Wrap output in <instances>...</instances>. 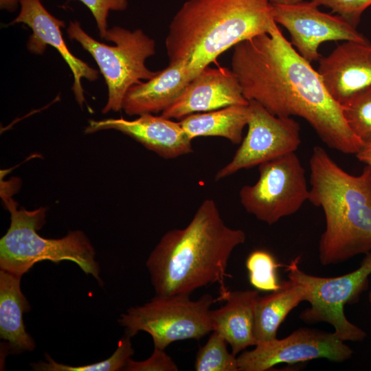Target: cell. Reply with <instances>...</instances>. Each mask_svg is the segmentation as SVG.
Instances as JSON below:
<instances>
[{"instance_id": "6da1fadb", "label": "cell", "mask_w": 371, "mask_h": 371, "mask_svg": "<svg viewBox=\"0 0 371 371\" xmlns=\"http://www.w3.org/2000/svg\"><path fill=\"white\" fill-rule=\"evenodd\" d=\"M232 71L244 97L281 117L304 119L329 148L357 154L364 144L352 133L311 63L275 23L270 31L233 47Z\"/></svg>"}, {"instance_id": "7a4b0ae2", "label": "cell", "mask_w": 371, "mask_h": 371, "mask_svg": "<svg viewBox=\"0 0 371 371\" xmlns=\"http://www.w3.org/2000/svg\"><path fill=\"white\" fill-rule=\"evenodd\" d=\"M246 240L245 232L228 227L215 201L204 200L190 223L166 232L146 261L158 295H190L218 282L222 300L229 291L226 269L234 249Z\"/></svg>"}, {"instance_id": "3957f363", "label": "cell", "mask_w": 371, "mask_h": 371, "mask_svg": "<svg viewBox=\"0 0 371 371\" xmlns=\"http://www.w3.org/2000/svg\"><path fill=\"white\" fill-rule=\"evenodd\" d=\"M275 23L269 0H187L168 27V63L187 61L194 78L222 53Z\"/></svg>"}, {"instance_id": "277c9868", "label": "cell", "mask_w": 371, "mask_h": 371, "mask_svg": "<svg viewBox=\"0 0 371 371\" xmlns=\"http://www.w3.org/2000/svg\"><path fill=\"white\" fill-rule=\"evenodd\" d=\"M309 164L308 201L322 209L326 219L318 246L320 263L336 265L371 251V168L350 175L319 146Z\"/></svg>"}, {"instance_id": "5b68a950", "label": "cell", "mask_w": 371, "mask_h": 371, "mask_svg": "<svg viewBox=\"0 0 371 371\" xmlns=\"http://www.w3.org/2000/svg\"><path fill=\"white\" fill-rule=\"evenodd\" d=\"M7 186L3 183L1 196L10 213V225L0 240V268L19 276L27 273L36 263L63 260L76 263L86 274L93 276L100 285V269L91 242L81 231H71L61 238H45L38 230L45 224L47 208L34 210L17 208Z\"/></svg>"}, {"instance_id": "8992f818", "label": "cell", "mask_w": 371, "mask_h": 371, "mask_svg": "<svg viewBox=\"0 0 371 371\" xmlns=\"http://www.w3.org/2000/svg\"><path fill=\"white\" fill-rule=\"evenodd\" d=\"M67 33L92 56L104 78L108 99L103 113L120 111L128 89L142 80L152 78L159 71L146 66V59L156 53L155 42L141 29L131 31L119 26L108 29L104 40L115 45L95 40L78 21H70Z\"/></svg>"}, {"instance_id": "52a82bcc", "label": "cell", "mask_w": 371, "mask_h": 371, "mask_svg": "<svg viewBox=\"0 0 371 371\" xmlns=\"http://www.w3.org/2000/svg\"><path fill=\"white\" fill-rule=\"evenodd\" d=\"M189 295H158L143 306L131 307L118 319L125 334L148 333L155 348L165 349L172 342L200 339L213 330L210 307L216 299L205 294L197 300Z\"/></svg>"}, {"instance_id": "ba28073f", "label": "cell", "mask_w": 371, "mask_h": 371, "mask_svg": "<svg viewBox=\"0 0 371 371\" xmlns=\"http://www.w3.org/2000/svg\"><path fill=\"white\" fill-rule=\"evenodd\" d=\"M297 256L286 265L288 278L306 289V301L310 306L300 315L303 322L311 324L326 322L342 341H361L366 332L350 322L344 313L347 304L357 301L368 284L371 276V251L366 254L359 267L352 272L336 277H320L308 274L298 266Z\"/></svg>"}, {"instance_id": "9c48e42d", "label": "cell", "mask_w": 371, "mask_h": 371, "mask_svg": "<svg viewBox=\"0 0 371 371\" xmlns=\"http://www.w3.org/2000/svg\"><path fill=\"white\" fill-rule=\"evenodd\" d=\"M258 170V181L239 192L241 205L258 220L273 225L308 201L310 188L295 152L261 164Z\"/></svg>"}, {"instance_id": "30bf717a", "label": "cell", "mask_w": 371, "mask_h": 371, "mask_svg": "<svg viewBox=\"0 0 371 371\" xmlns=\"http://www.w3.org/2000/svg\"><path fill=\"white\" fill-rule=\"evenodd\" d=\"M248 108L247 135L232 160L216 172V181L294 153L301 144L300 126L294 119L276 116L255 100L249 101Z\"/></svg>"}, {"instance_id": "8fae6325", "label": "cell", "mask_w": 371, "mask_h": 371, "mask_svg": "<svg viewBox=\"0 0 371 371\" xmlns=\"http://www.w3.org/2000/svg\"><path fill=\"white\" fill-rule=\"evenodd\" d=\"M353 350L335 333L300 328L283 339L258 341L237 357L239 371H265L278 364H293L317 359L341 363Z\"/></svg>"}, {"instance_id": "7c38bea8", "label": "cell", "mask_w": 371, "mask_h": 371, "mask_svg": "<svg viewBox=\"0 0 371 371\" xmlns=\"http://www.w3.org/2000/svg\"><path fill=\"white\" fill-rule=\"evenodd\" d=\"M272 5V15L277 24L289 33L291 43L307 61L319 60L322 43L337 41H368L339 15L324 12L311 1L292 5Z\"/></svg>"}, {"instance_id": "4fadbf2b", "label": "cell", "mask_w": 371, "mask_h": 371, "mask_svg": "<svg viewBox=\"0 0 371 371\" xmlns=\"http://www.w3.org/2000/svg\"><path fill=\"white\" fill-rule=\"evenodd\" d=\"M20 11L9 25L24 23L32 30L27 47L35 54H42L47 45L54 47L71 69L74 81L72 91L78 103L82 106L85 101L81 78L94 81L98 71L74 56L69 50L61 33L65 22L52 15L41 0H19Z\"/></svg>"}, {"instance_id": "5bb4252c", "label": "cell", "mask_w": 371, "mask_h": 371, "mask_svg": "<svg viewBox=\"0 0 371 371\" xmlns=\"http://www.w3.org/2000/svg\"><path fill=\"white\" fill-rule=\"evenodd\" d=\"M317 71L328 93L342 106L371 88V43L344 41L319 58Z\"/></svg>"}, {"instance_id": "9a60e30c", "label": "cell", "mask_w": 371, "mask_h": 371, "mask_svg": "<svg viewBox=\"0 0 371 371\" xmlns=\"http://www.w3.org/2000/svg\"><path fill=\"white\" fill-rule=\"evenodd\" d=\"M248 104L232 69L208 66L187 85L178 99L161 115L181 120L192 113Z\"/></svg>"}, {"instance_id": "2e32d148", "label": "cell", "mask_w": 371, "mask_h": 371, "mask_svg": "<svg viewBox=\"0 0 371 371\" xmlns=\"http://www.w3.org/2000/svg\"><path fill=\"white\" fill-rule=\"evenodd\" d=\"M113 129L136 140L147 149L164 159H175L193 152L192 139L179 122L151 113L139 115L133 120L122 117L89 120L86 133Z\"/></svg>"}, {"instance_id": "e0dca14e", "label": "cell", "mask_w": 371, "mask_h": 371, "mask_svg": "<svg viewBox=\"0 0 371 371\" xmlns=\"http://www.w3.org/2000/svg\"><path fill=\"white\" fill-rule=\"evenodd\" d=\"M192 79L187 61L168 63L146 82L131 87L122 109L128 115L162 113L178 99Z\"/></svg>"}, {"instance_id": "ac0fdd59", "label": "cell", "mask_w": 371, "mask_h": 371, "mask_svg": "<svg viewBox=\"0 0 371 371\" xmlns=\"http://www.w3.org/2000/svg\"><path fill=\"white\" fill-rule=\"evenodd\" d=\"M258 297V290L229 291L222 300L225 305L210 311L212 331L224 337L235 356L257 343L254 321Z\"/></svg>"}, {"instance_id": "d6986e66", "label": "cell", "mask_w": 371, "mask_h": 371, "mask_svg": "<svg viewBox=\"0 0 371 371\" xmlns=\"http://www.w3.org/2000/svg\"><path fill=\"white\" fill-rule=\"evenodd\" d=\"M21 278L0 270V337L6 341L3 352L7 354L30 352L36 347L23 321V314L31 307L21 291Z\"/></svg>"}, {"instance_id": "ffe728a7", "label": "cell", "mask_w": 371, "mask_h": 371, "mask_svg": "<svg viewBox=\"0 0 371 371\" xmlns=\"http://www.w3.org/2000/svg\"><path fill=\"white\" fill-rule=\"evenodd\" d=\"M306 297L305 288L291 279L281 281L278 290L265 296H259L254 321V335L257 342L276 339L281 324L293 309L306 301Z\"/></svg>"}, {"instance_id": "44dd1931", "label": "cell", "mask_w": 371, "mask_h": 371, "mask_svg": "<svg viewBox=\"0 0 371 371\" xmlns=\"http://www.w3.org/2000/svg\"><path fill=\"white\" fill-rule=\"evenodd\" d=\"M248 104L231 105L192 113L182 118L179 123L192 140L197 137H221L232 144H239L243 140V129L248 123Z\"/></svg>"}, {"instance_id": "7402d4cb", "label": "cell", "mask_w": 371, "mask_h": 371, "mask_svg": "<svg viewBox=\"0 0 371 371\" xmlns=\"http://www.w3.org/2000/svg\"><path fill=\"white\" fill-rule=\"evenodd\" d=\"M129 335L124 336L120 340L113 354L103 361L95 363L72 366L55 361L48 354H45L46 361H39L31 363L30 366L36 371H116L124 370L128 361L134 353Z\"/></svg>"}, {"instance_id": "603a6c76", "label": "cell", "mask_w": 371, "mask_h": 371, "mask_svg": "<svg viewBox=\"0 0 371 371\" xmlns=\"http://www.w3.org/2000/svg\"><path fill=\"white\" fill-rule=\"evenodd\" d=\"M227 342L219 333L212 334L196 354V371H239L237 357L227 348Z\"/></svg>"}, {"instance_id": "cb8c5ba5", "label": "cell", "mask_w": 371, "mask_h": 371, "mask_svg": "<svg viewBox=\"0 0 371 371\" xmlns=\"http://www.w3.org/2000/svg\"><path fill=\"white\" fill-rule=\"evenodd\" d=\"M245 265L249 283L258 291L272 292L280 287L277 273L280 265L270 252L253 251L247 256Z\"/></svg>"}, {"instance_id": "d4e9b609", "label": "cell", "mask_w": 371, "mask_h": 371, "mask_svg": "<svg viewBox=\"0 0 371 371\" xmlns=\"http://www.w3.org/2000/svg\"><path fill=\"white\" fill-rule=\"evenodd\" d=\"M342 107L345 120L352 133L364 146L371 143V88L354 95Z\"/></svg>"}, {"instance_id": "484cf974", "label": "cell", "mask_w": 371, "mask_h": 371, "mask_svg": "<svg viewBox=\"0 0 371 371\" xmlns=\"http://www.w3.org/2000/svg\"><path fill=\"white\" fill-rule=\"evenodd\" d=\"M317 6H325L357 27L363 12L371 5V0H311Z\"/></svg>"}, {"instance_id": "4316f807", "label": "cell", "mask_w": 371, "mask_h": 371, "mask_svg": "<svg viewBox=\"0 0 371 371\" xmlns=\"http://www.w3.org/2000/svg\"><path fill=\"white\" fill-rule=\"evenodd\" d=\"M93 14L100 36L104 39L108 30V16L110 11H124L128 6V0H78Z\"/></svg>"}, {"instance_id": "83f0119b", "label": "cell", "mask_w": 371, "mask_h": 371, "mask_svg": "<svg viewBox=\"0 0 371 371\" xmlns=\"http://www.w3.org/2000/svg\"><path fill=\"white\" fill-rule=\"evenodd\" d=\"M178 366L164 349L155 348L152 355L142 361L129 359L124 370L127 371H177Z\"/></svg>"}, {"instance_id": "f1b7e54d", "label": "cell", "mask_w": 371, "mask_h": 371, "mask_svg": "<svg viewBox=\"0 0 371 371\" xmlns=\"http://www.w3.org/2000/svg\"><path fill=\"white\" fill-rule=\"evenodd\" d=\"M356 156L359 161L371 168V143L366 144Z\"/></svg>"}, {"instance_id": "f546056e", "label": "cell", "mask_w": 371, "mask_h": 371, "mask_svg": "<svg viewBox=\"0 0 371 371\" xmlns=\"http://www.w3.org/2000/svg\"><path fill=\"white\" fill-rule=\"evenodd\" d=\"M19 5V0H0V8L10 12L15 11Z\"/></svg>"}, {"instance_id": "4dcf8cb0", "label": "cell", "mask_w": 371, "mask_h": 371, "mask_svg": "<svg viewBox=\"0 0 371 371\" xmlns=\"http://www.w3.org/2000/svg\"><path fill=\"white\" fill-rule=\"evenodd\" d=\"M304 0H269L271 4L276 5H292L300 3Z\"/></svg>"}, {"instance_id": "1f68e13d", "label": "cell", "mask_w": 371, "mask_h": 371, "mask_svg": "<svg viewBox=\"0 0 371 371\" xmlns=\"http://www.w3.org/2000/svg\"><path fill=\"white\" fill-rule=\"evenodd\" d=\"M368 300L371 305V291L369 293V295H368Z\"/></svg>"}]
</instances>
